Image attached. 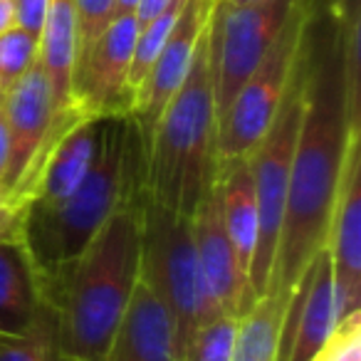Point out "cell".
<instances>
[{"label":"cell","instance_id":"cell-14","mask_svg":"<svg viewBox=\"0 0 361 361\" xmlns=\"http://www.w3.org/2000/svg\"><path fill=\"white\" fill-rule=\"evenodd\" d=\"M324 250L334 272L341 314L361 305V136H356L346 154L339 188L326 223Z\"/></svg>","mask_w":361,"mask_h":361},{"label":"cell","instance_id":"cell-28","mask_svg":"<svg viewBox=\"0 0 361 361\" xmlns=\"http://www.w3.org/2000/svg\"><path fill=\"white\" fill-rule=\"evenodd\" d=\"M8 166H11V134H8V121L3 114V106H0V186L6 183Z\"/></svg>","mask_w":361,"mask_h":361},{"label":"cell","instance_id":"cell-12","mask_svg":"<svg viewBox=\"0 0 361 361\" xmlns=\"http://www.w3.org/2000/svg\"><path fill=\"white\" fill-rule=\"evenodd\" d=\"M3 114H6L8 134H11V166H8L3 188H6L11 198L16 193V188L20 186V180L27 176V171L32 169L42 146L52 134H57V131L67 129V126L77 124L82 119H92V116H82V119L57 121L52 90L45 70L40 65V57L6 92Z\"/></svg>","mask_w":361,"mask_h":361},{"label":"cell","instance_id":"cell-9","mask_svg":"<svg viewBox=\"0 0 361 361\" xmlns=\"http://www.w3.org/2000/svg\"><path fill=\"white\" fill-rule=\"evenodd\" d=\"M341 317L334 272L322 247L287 292L277 361H312Z\"/></svg>","mask_w":361,"mask_h":361},{"label":"cell","instance_id":"cell-13","mask_svg":"<svg viewBox=\"0 0 361 361\" xmlns=\"http://www.w3.org/2000/svg\"><path fill=\"white\" fill-rule=\"evenodd\" d=\"M213 0H183L176 23L161 47L159 57L151 65L146 80L136 90L131 102V119L144 134V141L149 139L151 129L159 121L166 102L173 97L178 85L186 77L188 67L193 62V55L198 50L203 32L208 25V13H211Z\"/></svg>","mask_w":361,"mask_h":361},{"label":"cell","instance_id":"cell-16","mask_svg":"<svg viewBox=\"0 0 361 361\" xmlns=\"http://www.w3.org/2000/svg\"><path fill=\"white\" fill-rule=\"evenodd\" d=\"M40 65L47 75L57 121L87 116L75 102L77 11L75 0H47L40 30ZM94 119V116H92Z\"/></svg>","mask_w":361,"mask_h":361},{"label":"cell","instance_id":"cell-4","mask_svg":"<svg viewBox=\"0 0 361 361\" xmlns=\"http://www.w3.org/2000/svg\"><path fill=\"white\" fill-rule=\"evenodd\" d=\"M218 111L203 32L193 62L146 139L144 196L169 213L191 216L216 180Z\"/></svg>","mask_w":361,"mask_h":361},{"label":"cell","instance_id":"cell-17","mask_svg":"<svg viewBox=\"0 0 361 361\" xmlns=\"http://www.w3.org/2000/svg\"><path fill=\"white\" fill-rule=\"evenodd\" d=\"M216 186L221 201V218L240 270L250 282V267L257 247V198L252 183L250 159L216 164Z\"/></svg>","mask_w":361,"mask_h":361},{"label":"cell","instance_id":"cell-8","mask_svg":"<svg viewBox=\"0 0 361 361\" xmlns=\"http://www.w3.org/2000/svg\"><path fill=\"white\" fill-rule=\"evenodd\" d=\"M295 0H213L206 25L208 65L218 116L226 111L243 82L260 65L265 52L285 25Z\"/></svg>","mask_w":361,"mask_h":361},{"label":"cell","instance_id":"cell-31","mask_svg":"<svg viewBox=\"0 0 361 361\" xmlns=\"http://www.w3.org/2000/svg\"><path fill=\"white\" fill-rule=\"evenodd\" d=\"M139 0H114V18L121 16H134Z\"/></svg>","mask_w":361,"mask_h":361},{"label":"cell","instance_id":"cell-2","mask_svg":"<svg viewBox=\"0 0 361 361\" xmlns=\"http://www.w3.org/2000/svg\"><path fill=\"white\" fill-rule=\"evenodd\" d=\"M146 141L131 114L102 119L97 156L80 186L47 208H25L20 240L35 267L42 295H50L65 267L87 247L104 221L144 193Z\"/></svg>","mask_w":361,"mask_h":361},{"label":"cell","instance_id":"cell-30","mask_svg":"<svg viewBox=\"0 0 361 361\" xmlns=\"http://www.w3.org/2000/svg\"><path fill=\"white\" fill-rule=\"evenodd\" d=\"M16 25V0H0V32Z\"/></svg>","mask_w":361,"mask_h":361},{"label":"cell","instance_id":"cell-29","mask_svg":"<svg viewBox=\"0 0 361 361\" xmlns=\"http://www.w3.org/2000/svg\"><path fill=\"white\" fill-rule=\"evenodd\" d=\"M171 3H173V0H139V6H136V11H134V18H136V23H139V27L146 25L149 20H154L156 16H161Z\"/></svg>","mask_w":361,"mask_h":361},{"label":"cell","instance_id":"cell-6","mask_svg":"<svg viewBox=\"0 0 361 361\" xmlns=\"http://www.w3.org/2000/svg\"><path fill=\"white\" fill-rule=\"evenodd\" d=\"M314 13V0H295L270 50L265 52L260 65L250 72V77L243 82L226 111L218 116L216 164L250 156L255 144L262 139L285 97Z\"/></svg>","mask_w":361,"mask_h":361},{"label":"cell","instance_id":"cell-1","mask_svg":"<svg viewBox=\"0 0 361 361\" xmlns=\"http://www.w3.org/2000/svg\"><path fill=\"white\" fill-rule=\"evenodd\" d=\"M361 119L351 114L341 70L339 30L314 16L305 111L287 178L285 216L267 292L287 297L307 262L324 247L331 203Z\"/></svg>","mask_w":361,"mask_h":361},{"label":"cell","instance_id":"cell-18","mask_svg":"<svg viewBox=\"0 0 361 361\" xmlns=\"http://www.w3.org/2000/svg\"><path fill=\"white\" fill-rule=\"evenodd\" d=\"M47 300L23 240L0 243V334L30 329Z\"/></svg>","mask_w":361,"mask_h":361},{"label":"cell","instance_id":"cell-22","mask_svg":"<svg viewBox=\"0 0 361 361\" xmlns=\"http://www.w3.org/2000/svg\"><path fill=\"white\" fill-rule=\"evenodd\" d=\"M238 334V317L216 314L193 329L183 361H231Z\"/></svg>","mask_w":361,"mask_h":361},{"label":"cell","instance_id":"cell-34","mask_svg":"<svg viewBox=\"0 0 361 361\" xmlns=\"http://www.w3.org/2000/svg\"><path fill=\"white\" fill-rule=\"evenodd\" d=\"M62 361H65V359H62Z\"/></svg>","mask_w":361,"mask_h":361},{"label":"cell","instance_id":"cell-33","mask_svg":"<svg viewBox=\"0 0 361 361\" xmlns=\"http://www.w3.org/2000/svg\"><path fill=\"white\" fill-rule=\"evenodd\" d=\"M3 97H6V90H3V87H0V106H3Z\"/></svg>","mask_w":361,"mask_h":361},{"label":"cell","instance_id":"cell-25","mask_svg":"<svg viewBox=\"0 0 361 361\" xmlns=\"http://www.w3.org/2000/svg\"><path fill=\"white\" fill-rule=\"evenodd\" d=\"M312 361H361V310L341 317Z\"/></svg>","mask_w":361,"mask_h":361},{"label":"cell","instance_id":"cell-32","mask_svg":"<svg viewBox=\"0 0 361 361\" xmlns=\"http://www.w3.org/2000/svg\"><path fill=\"white\" fill-rule=\"evenodd\" d=\"M228 3H238L240 6V3H252V0H228Z\"/></svg>","mask_w":361,"mask_h":361},{"label":"cell","instance_id":"cell-20","mask_svg":"<svg viewBox=\"0 0 361 361\" xmlns=\"http://www.w3.org/2000/svg\"><path fill=\"white\" fill-rule=\"evenodd\" d=\"M0 361H62L60 326L50 302L30 329L20 334H0Z\"/></svg>","mask_w":361,"mask_h":361},{"label":"cell","instance_id":"cell-3","mask_svg":"<svg viewBox=\"0 0 361 361\" xmlns=\"http://www.w3.org/2000/svg\"><path fill=\"white\" fill-rule=\"evenodd\" d=\"M144 193L116 208L47 295L65 361H99L141 277Z\"/></svg>","mask_w":361,"mask_h":361},{"label":"cell","instance_id":"cell-7","mask_svg":"<svg viewBox=\"0 0 361 361\" xmlns=\"http://www.w3.org/2000/svg\"><path fill=\"white\" fill-rule=\"evenodd\" d=\"M141 275L173 319L178 359L183 361L193 329L211 319L196 262L191 216L164 211L146 196L141 211Z\"/></svg>","mask_w":361,"mask_h":361},{"label":"cell","instance_id":"cell-19","mask_svg":"<svg viewBox=\"0 0 361 361\" xmlns=\"http://www.w3.org/2000/svg\"><path fill=\"white\" fill-rule=\"evenodd\" d=\"M287 297L265 292L240 317L231 361H277Z\"/></svg>","mask_w":361,"mask_h":361},{"label":"cell","instance_id":"cell-15","mask_svg":"<svg viewBox=\"0 0 361 361\" xmlns=\"http://www.w3.org/2000/svg\"><path fill=\"white\" fill-rule=\"evenodd\" d=\"M99 361H180L173 319L144 275Z\"/></svg>","mask_w":361,"mask_h":361},{"label":"cell","instance_id":"cell-24","mask_svg":"<svg viewBox=\"0 0 361 361\" xmlns=\"http://www.w3.org/2000/svg\"><path fill=\"white\" fill-rule=\"evenodd\" d=\"M75 11H77V65H80L87 52H90V47L97 42V37L114 20V0H75Z\"/></svg>","mask_w":361,"mask_h":361},{"label":"cell","instance_id":"cell-11","mask_svg":"<svg viewBox=\"0 0 361 361\" xmlns=\"http://www.w3.org/2000/svg\"><path fill=\"white\" fill-rule=\"evenodd\" d=\"M191 231L198 272H201V285L203 292H206L208 317H240L255 302V297H252L250 282H247L245 272L238 265L235 252H233L226 228H223L216 180L203 193L198 206L193 208Z\"/></svg>","mask_w":361,"mask_h":361},{"label":"cell","instance_id":"cell-26","mask_svg":"<svg viewBox=\"0 0 361 361\" xmlns=\"http://www.w3.org/2000/svg\"><path fill=\"white\" fill-rule=\"evenodd\" d=\"M20 223L23 213L13 203V198L0 186V243L3 240H20Z\"/></svg>","mask_w":361,"mask_h":361},{"label":"cell","instance_id":"cell-5","mask_svg":"<svg viewBox=\"0 0 361 361\" xmlns=\"http://www.w3.org/2000/svg\"><path fill=\"white\" fill-rule=\"evenodd\" d=\"M312 25H314V18H312L310 30L302 42L300 57H297L285 97H282L267 131L247 156L257 198V247L250 267V290L255 300L267 292L272 280V267H275L277 240H280L282 216H285L287 178H290L292 154H295L302 111H305V92L312 55Z\"/></svg>","mask_w":361,"mask_h":361},{"label":"cell","instance_id":"cell-21","mask_svg":"<svg viewBox=\"0 0 361 361\" xmlns=\"http://www.w3.org/2000/svg\"><path fill=\"white\" fill-rule=\"evenodd\" d=\"M183 0H173L169 8H166L161 16H156L154 20H149L146 25L139 27L136 32V42H134V55H131V70H129V90H131V102H134L136 90L141 87V82L146 80L151 65L159 57L161 47H164L166 37H169L171 27L176 23Z\"/></svg>","mask_w":361,"mask_h":361},{"label":"cell","instance_id":"cell-23","mask_svg":"<svg viewBox=\"0 0 361 361\" xmlns=\"http://www.w3.org/2000/svg\"><path fill=\"white\" fill-rule=\"evenodd\" d=\"M40 57V37L20 25L0 32V87L11 90Z\"/></svg>","mask_w":361,"mask_h":361},{"label":"cell","instance_id":"cell-10","mask_svg":"<svg viewBox=\"0 0 361 361\" xmlns=\"http://www.w3.org/2000/svg\"><path fill=\"white\" fill-rule=\"evenodd\" d=\"M139 23L134 16L114 18L75 70V102L87 116L129 114V70Z\"/></svg>","mask_w":361,"mask_h":361},{"label":"cell","instance_id":"cell-27","mask_svg":"<svg viewBox=\"0 0 361 361\" xmlns=\"http://www.w3.org/2000/svg\"><path fill=\"white\" fill-rule=\"evenodd\" d=\"M329 20L336 27H346L361 20V0H329Z\"/></svg>","mask_w":361,"mask_h":361}]
</instances>
